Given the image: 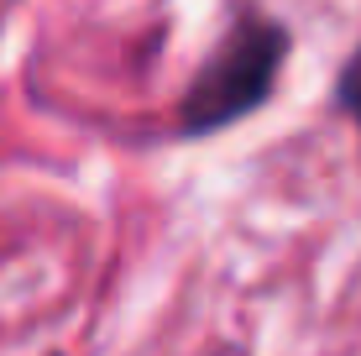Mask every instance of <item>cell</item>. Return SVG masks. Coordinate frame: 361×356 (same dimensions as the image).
Returning a JSON list of instances; mask_svg holds the SVG:
<instances>
[{"label":"cell","mask_w":361,"mask_h":356,"mask_svg":"<svg viewBox=\"0 0 361 356\" xmlns=\"http://www.w3.org/2000/svg\"><path fill=\"white\" fill-rule=\"evenodd\" d=\"M283 58H288V32L262 11H246L226 32V42L209 53V63L194 73L178 105V137H209L235 126L246 110H257L272 94Z\"/></svg>","instance_id":"obj_1"},{"label":"cell","mask_w":361,"mask_h":356,"mask_svg":"<svg viewBox=\"0 0 361 356\" xmlns=\"http://www.w3.org/2000/svg\"><path fill=\"white\" fill-rule=\"evenodd\" d=\"M335 105H341L361 131V47L341 63V73H335Z\"/></svg>","instance_id":"obj_2"}]
</instances>
